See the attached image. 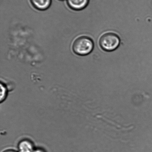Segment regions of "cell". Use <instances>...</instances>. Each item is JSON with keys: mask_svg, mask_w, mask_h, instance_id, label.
Segmentation results:
<instances>
[{"mask_svg": "<svg viewBox=\"0 0 152 152\" xmlns=\"http://www.w3.org/2000/svg\"><path fill=\"white\" fill-rule=\"evenodd\" d=\"M89 0H67V4L72 10H80L84 9L88 4Z\"/></svg>", "mask_w": 152, "mask_h": 152, "instance_id": "3957f363", "label": "cell"}, {"mask_svg": "<svg viewBox=\"0 0 152 152\" xmlns=\"http://www.w3.org/2000/svg\"><path fill=\"white\" fill-rule=\"evenodd\" d=\"M18 147L20 152H34V151L32 142L28 140H23L21 141Z\"/></svg>", "mask_w": 152, "mask_h": 152, "instance_id": "5b68a950", "label": "cell"}, {"mask_svg": "<svg viewBox=\"0 0 152 152\" xmlns=\"http://www.w3.org/2000/svg\"><path fill=\"white\" fill-rule=\"evenodd\" d=\"M4 152H17L13 150H7V151H4Z\"/></svg>", "mask_w": 152, "mask_h": 152, "instance_id": "ba28073f", "label": "cell"}, {"mask_svg": "<svg viewBox=\"0 0 152 152\" xmlns=\"http://www.w3.org/2000/svg\"><path fill=\"white\" fill-rule=\"evenodd\" d=\"M94 44L90 38L81 36L77 38L73 43L72 48L74 53L79 56H86L93 50Z\"/></svg>", "mask_w": 152, "mask_h": 152, "instance_id": "6da1fadb", "label": "cell"}, {"mask_svg": "<svg viewBox=\"0 0 152 152\" xmlns=\"http://www.w3.org/2000/svg\"><path fill=\"white\" fill-rule=\"evenodd\" d=\"M34 152H44L43 150L41 149H37L34 150Z\"/></svg>", "mask_w": 152, "mask_h": 152, "instance_id": "52a82bcc", "label": "cell"}, {"mask_svg": "<svg viewBox=\"0 0 152 152\" xmlns=\"http://www.w3.org/2000/svg\"><path fill=\"white\" fill-rule=\"evenodd\" d=\"M7 95V90L6 86L2 83H1V94L0 101L2 102L5 99Z\"/></svg>", "mask_w": 152, "mask_h": 152, "instance_id": "8992f818", "label": "cell"}, {"mask_svg": "<svg viewBox=\"0 0 152 152\" xmlns=\"http://www.w3.org/2000/svg\"><path fill=\"white\" fill-rule=\"evenodd\" d=\"M120 38L113 33H106L102 35L99 40V45L105 51H111L115 50L120 45Z\"/></svg>", "mask_w": 152, "mask_h": 152, "instance_id": "7a4b0ae2", "label": "cell"}, {"mask_svg": "<svg viewBox=\"0 0 152 152\" xmlns=\"http://www.w3.org/2000/svg\"><path fill=\"white\" fill-rule=\"evenodd\" d=\"M31 4L37 10H45L51 5L52 0H30Z\"/></svg>", "mask_w": 152, "mask_h": 152, "instance_id": "277c9868", "label": "cell"}, {"mask_svg": "<svg viewBox=\"0 0 152 152\" xmlns=\"http://www.w3.org/2000/svg\"><path fill=\"white\" fill-rule=\"evenodd\" d=\"M59 1H65V0H59Z\"/></svg>", "mask_w": 152, "mask_h": 152, "instance_id": "9c48e42d", "label": "cell"}]
</instances>
